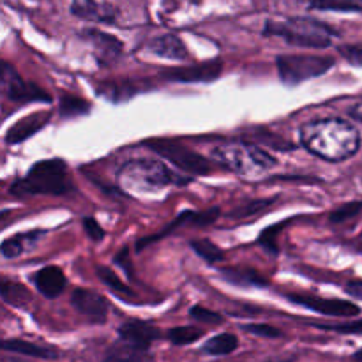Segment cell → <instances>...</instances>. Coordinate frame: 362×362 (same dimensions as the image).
Returning <instances> with one entry per match:
<instances>
[{"mask_svg":"<svg viewBox=\"0 0 362 362\" xmlns=\"http://www.w3.org/2000/svg\"><path fill=\"white\" fill-rule=\"evenodd\" d=\"M300 141L311 154L325 161H345L361 145L359 131L341 119L308 122L300 127Z\"/></svg>","mask_w":362,"mask_h":362,"instance_id":"6da1fadb","label":"cell"},{"mask_svg":"<svg viewBox=\"0 0 362 362\" xmlns=\"http://www.w3.org/2000/svg\"><path fill=\"white\" fill-rule=\"evenodd\" d=\"M71 189L67 179V166L62 159H45L28 170L23 179L16 180L11 186V194L18 198L32 197V194H60Z\"/></svg>","mask_w":362,"mask_h":362,"instance_id":"7a4b0ae2","label":"cell"},{"mask_svg":"<svg viewBox=\"0 0 362 362\" xmlns=\"http://www.w3.org/2000/svg\"><path fill=\"white\" fill-rule=\"evenodd\" d=\"M212 158L243 177H257L276 165V159L250 144H223L212 148Z\"/></svg>","mask_w":362,"mask_h":362,"instance_id":"3957f363","label":"cell"},{"mask_svg":"<svg viewBox=\"0 0 362 362\" xmlns=\"http://www.w3.org/2000/svg\"><path fill=\"white\" fill-rule=\"evenodd\" d=\"M264 34L278 35V37H283L286 42L299 46V48L325 49L331 46L329 34H334V30L329 28L327 25L320 23V21L297 18V20H288L285 23L267 21Z\"/></svg>","mask_w":362,"mask_h":362,"instance_id":"277c9868","label":"cell"},{"mask_svg":"<svg viewBox=\"0 0 362 362\" xmlns=\"http://www.w3.org/2000/svg\"><path fill=\"white\" fill-rule=\"evenodd\" d=\"M120 180L131 189H161L180 180L172 170L154 159H133L120 168Z\"/></svg>","mask_w":362,"mask_h":362,"instance_id":"5b68a950","label":"cell"},{"mask_svg":"<svg viewBox=\"0 0 362 362\" xmlns=\"http://www.w3.org/2000/svg\"><path fill=\"white\" fill-rule=\"evenodd\" d=\"M279 80L296 85L327 73L334 66V57L327 55H279L276 59Z\"/></svg>","mask_w":362,"mask_h":362,"instance_id":"8992f818","label":"cell"},{"mask_svg":"<svg viewBox=\"0 0 362 362\" xmlns=\"http://www.w3.org/2000/svg\"><path fill=\"white\" fill-rule=\"evenodd\" d=\"M145 147L152 148L156 154L165 158L179 170L191 173V175H209L212 172V163L204 156L189 151L182 144L173 140H165V138H152L145 141Z\"/></svg>","mask_w":362,"mask_h":362,"instance_id":"52a82bcc","label":"cell"},{"mask_svg":"<svg viewBox=\"0 0 362 362\" xmlns=\"http://www.w3.org/2000/svg\"><path fill=\"white\" fill-rule=\"evenodd\" d=\"M2 85H4V94H6L11 101H18V103L52 101V98H49L45 90H41L37 85L21 80V78L18 76L16 71H14L7 62H4V67H2Z\"/></svg>","mask_w":362,"mask_h":362,"instance_id":"ba28073f","label":"cell"},{"mask_svg":"<svg viewBox=\"0 0 362 362\" xmlns=\"http://www.w3.org/2000/svg\"><path fill=\"white\" fill-rule=\"evenodd\" d=\"M292 303L300 304V306L308 308L311 311H317L320 315H327V317H357L361 313L359 308L350 300L343 299H322L317 296H288Z\"/></svg>","mask_w":362,"mask_h":362,"instance_id":"9c48e42d","label":"cell"},{"mask_svg":"<svg viewBox=\"0 0 362 362\" xmlns=\"http://www.w3.org/2000/svg\"><path fill=\"white\" fill-rule=\"evenodd\" d=\"M71 304L80 315L92 324H103L108 317V303L98 292L88 288H76L71 296Z\"/></svg>","mask_w":362,"mask_h":362,"instance_id":"30bf717a","label":"cell"},{"mask_svg":"<svg viewBox=\"0 0 362 362\" xmlns=\"http://www.w3.org/2000/svg\"><path fill=\"white\" fill-rule=\"evenodd\" d=\"M223 62L221 60H209V62L197 64L189 67H175V69L163 71L161 76L170 81H179V83H194V81H212L221 74Z\"/></svg>","mask_w":362,"mask_h":362,"instance_id":"8fae6325","label":"cell"},{"mask_svg":"<svg viewBox=\"0 0 362 362\" xmlns=\"http://www.w3.org/2000/svg\"><path fill=\"white\" fill-rule=\"evenodd\" d=\"M119 336L127 345L136 346V349L141 350H148L152 341H156L161 336V332H159V329L156 325L148 324V322L131 320L120 325Z\"/></svg>","mask_w":362,"mask_h":362,"instance_id":"7c38bea8","label":"cell"},{"mask_svg":"<svg viewBox=\"0 0 362 362\" xmlns=\"http://www.w3.org/2000/svg\"><path fill=\"white\" fill-rule=\"evenodd\" d=\"M34 283L39 293H42L46 299H55L64 292L67 279L64 276L62 269L55 267V265H48V267H42L41 271L35 272Z\"/></svg>","mask_w":362,"mask_h":362,"instance_id":"4fadbf2b","label":"cell"},{"mask_svg":"<svg viewBox=\"0 0 362 362\" xmlns=\"http://www.w3.org/2000/svg\"><path fill=\"white\" fill-rule=\"evenodd\" d=\"M49 120V113H32V115L25 117V119L18 120L13 127L6 133L7 144H21L32 134L37 133L39 129L45 127V124Z\"/></svg>","mask_w":362,"mask_h":362,"instance_id":"5bb4252c","label":"cell"},{"mask_svg":"<svg viewBox=\"0 0 362 362\" xmlns=\"http://www.w3.org/2000/svg\"><path fill=\"white\" fill-rule=\"evenodd\" d=\"M85 37L92 42L95 53L99 57V62H113V60L119 59L120 52H122V45L117 37H112L110 34L99 30H87L83 32Z\"/></svg>","mask_w":362,"mask_h":362,"instance_id":"9a60e30c","label":"cell"},{"mask_svg":"<svg viewBox=\"0 0 362 362\" xmlns=\"http://www.w3.org/2000/svg\"><path fill=\"white\" fill-rule=\"evenodd\" d=\"M148 52L154 53V55L163 57V59L170 60H186L187 59V48L184 46V42L180 41L177 35L173 34H165L154 37L148 42Z\"/></svg>","mask_w":362,"mask_h":362,"instance_id":"2e32d148","label":"cell"},{"mask_svg":"<svg viewBox=\"0 0 362 362\" xmlns=\"http://www.w3.org/2000/svg\"><path fill=\"white\" fill-rule=\"evenodd\" d=\"M71 11L76 16L88 21H113L117 16V11L108 4H98L94 0H74Z\"/></svg>","mask_w":362,"mask_h":362,"instance_id":"e0dca14e","label":"cell"},{"mask_svg":"<svg viewBox=\"0 0 362 362\" xmlns=\"http://www.w3.org/2000/svg\"><path fill=\"white\" fill-rule=\"evenodd\" d=\"M2 349L7 350V352H14V354H21V356L27 357H35V359H59V352L52 346H42V345H35V343L30 341H23V339H6L2 343Z\"/></svg>","mask_w":362,"mask_h":362,"instance_id":"ac0fdd59","label":"cell"},{"mask_svg":"<svg viewBox=\"0 0 362 362\" xmlns=\"http://www.w3.org/2000/svg\"><path fill=\"white\" fill-rule=\"evenodd\" d=\"M45 232L41 230H34V232H28V233H20L16 237H11V239H6L2 243V255L6 258H14V257H20L23 255L25 251L30 250Z\"/></svg>","mask_w":362,"mask_h":362,"instance_id":"d6986e66","label":"cell"},{"mask_svg":"<svg viewBox=\"0 0 362 362\" xmlns=\"http://www.w3.org/2000/svg\"><path fill=\"white\" fill-rule=\"evenodd\" d=\"M101 362H154L147 350L136 349L122 341V345L110 350Z\"/></svg>","mask_w":362,"mask_h":362,"instance_id":"ffe728a7","label":"cell"},{"mask_svg":"<svg viewBox=\"0 0 362 362\" xmlns=\"http://www.w3.org/2000/svg\"><path fill=\"white\" fill-rule=\"evenodd\" d=\"M138 90L140 88L133 81H103V83L98 85L99 94H103L106 99L115 103L133 98Z\"/></svg>","mask_w":362,"mask_h":362,"instance_id":"44dd1931","label":"cell"},{"mask_svg":"<svg viewBox=\"0 0 362 362\" xmlns=\"http://www.w3.org/2000/svg\"><path fill=\"white\" fill-rule=\"evenodd\" d=\"M237 346H239L237 336L230 334V332H223V334H218L209 339L202 350L209 354V356H228L233 350H237Z\"/></svg>","mask_w":362,"mask_h":362,"instance_id":"7402d4cb","label":"cell"},{"mask_svg":"<svg viewBox=\"0 0 362 362\" xmlns=\"http://www.w3.org/2000/svg\"><path fill=\"white\" fill-rule=\"evenodd\" d=\"M223 276H225L230 283H235V285H251V286L267 285V279L262 278L258 272L244 271V269H226V271H223Z\"/></svg>","mask_w":362,"mask_h":362,"instance_id":"603a6c76","label":"cell"},{"mask_svg":"<svg viewBox=\"0 0 362 362\" xmlns=\"http://www.w3.org/2000/svg\"><path fill=\"white\" fill-rule=\"evenodd\" d=\"M310 7L320 11H345V13H362V0H313Z\"/></svg>","mask_w":362,"mask_h":362,"instance_id":"cb8c5ba5","label":"cell"},{"mask_svg":"<svg viewBox=\"0 0 362 362\" xmlns=\"http://www.w3.org/2000/svg\"><path fill=\"white\" fill-rule=\"evenodd\" d=\"M204 336V331L198 327H191V325H184V327H175L168 332V338L173 345L184 346L191 345V343L198 341Z\"/></svg>","mask_w":362,"mask_h":362,"instance_id":"d4e9b609","label":"cell"},{"mask_svg":"<svg viewBox=\"0 0 362 362\" xmlns=\"http://www.w3.org/2000/svg\"><path fill=\"white\" fill-rule=\"evenodd\" d=\"M2 297L6 303L14 304L18 308L27 306V303L30 300V296H28L27 290L21 285H16V283L4 281L2 283Z\"/></svg>","mask_w":362,"mask_h":362,"instance_id":"484cf974","label":"cell"},{"mask_svg":"<svg viewBox=\"0 0 362 362\" xmlns=\"http://www.w3.org/2000/svg\"><path fill=\"white\" fill-rule=\"evenodd\" d=\"M88 103L76 95H62L60 98V115L62 117H78L88 112Z\"/></svg>","mask_w":362,"mask_h":362,"instance_id":"4316f807","label":"cell"},{"mask_svg":"<svg viewBox=\"0 0 362 362\" xmlns=\"http://www.w3.org/2000/svg\"><path fill=\"white\" fill-rule=\"evenodd\" d=\"M191 247H193L198 257H202L209 264H218V262H221L225 258V253L216 244H212L211 240H193Z\"/></svg>","mask_w":362,"mask_h":362,"instance_id":"83f0119b","label":"cell"},{"mask_svg":"<svg viewBox=\"0 0 362 362\" xmlns=\"http://www.w3.org/2000/svg\"><path fill=\"white\" fill-rule=\"evenodd\" d=\"M98 276H99V278H101V281L105 283L106 286H110V288L113 290V292L124 293V296H133V290H131L129 286L126 285V283L120 281V279L117 278V274L112 271V269L103 267V265H99V267H98Z\"/></svg>","mask_w":362,"mask_h":362,"instance_id":"f1b7e54d","label":"cell"},{"mask_svg":"<svg viewBox=\"0 0 362 362\" xmlns=\"http://www.w3.org/2000/svg\"><path fill=\"white\" fill-rule=\"evenodd\" d=\"M362 211V202H349V204L341 205L336 211L331 212L329 216V221L331 223H345L349 219H352L354 216H357Z\"/></svg>","mask_w":362,"mask_h":362,"instance_id":"f546056e","label":"cell"},{"mask_svg":"<svg viewBox=\"0 0 362 362\" xmlns=\"http://www.w3.org/2000/svg\"><path fill=\"white\" fill-rule=\"evenodd\" d=\"M285 226H286V221H281V223H278V225L265 228L264 232H262V235H260L262 246H264L267 251H271V253H278V246H276V237H278V233L281 232Z\"/></svg>","mask_w":362,"mask_h":362,"instance_id":"4dcf8cb0","label":"cell"},{"mask_svg":"<svg viewBox=\"0 0 362 362\" xmlns=\"http://www.w3.org/2000/svg\"><path fill=\"white\" fill-rule=\"evenodd\" d=\"M272 204V200H260V202H251V204L244 205V207H239L235 209V211L230 214V218H235V219H246L250 218V216L253 214H258L260 211H264L265 207H269V205Z\"/></svg>","mask_w":362,"mask_h":362,"instance_id":"1f68e13d","label":"cell"},{"mask_svg":"<svg viewBox=\"0 0 362 362\" xmlns=\"http://www.w3.org/2000/svg\"><path fill=\"white\" fill-rule=\"evenodd\" d=\"M317 327L324 329V331L339 332V334H362V320L346 322V324H318Z\"/></svg>","mask_w":362,"mask_h":362,"instance_id":"d6a6232c","label":"cell"},{"mask_svg":"<svg viewBox=\"0 0 362 362\" xmlns=\"http://www.w3.org/2000/svg\"><path fill=\"white\" fill-rule=\"evenodd\" d=\"M243 329L250 334L260 336V338H281L283 332L278 327H272L269 324H247L243 325Z\"/></svg>","mask_w":362,"mask_h":362,"instance_id":"836d02e7","label":"cell"},{"mask_svg":"<svg viewBox=\"0 0 362 362\" xmlns=\"http://www.w3.org/2000/svg\"><path fill=\"white\" fill-rule=\"evenodd\" d=\"M191 318L197 322H204V324H221L223 322V317L219 313H216V311H211L207 310V308H202V306H193L189 311Z\"/></svg>","mask_w":362,"mask_h":362,"instance_id":"e575fe53","label":"cell"},{"mask_svg":"<svg viewBox=\"0 0 362 362\" xmlns=\"http://www.w3.org/2000/svg\"><path fill=\"white\" fill-rule=\"evenodd\" d=\"M339 53H341L349 62L356 64V66H362V45L341 46V48H339Z\"/></svg>","mask_w":362,"mask_h":362,"instance_id":"d590c367","label":"cell"},{"mask_svg":"<svg viewBox=\"0 0 362 362\" xmlns=\"http://www.w3.org/2000/svg\"><path fill=\"white\" fill-rule=\"evenodd\" d=\"M83 230L87 232V235L90 237L92 240H101L103 237H105V230L101 228V225H99L98 221H95L94 218H83Z\"/></svg>","mask_w":362,"mask_h":362,"instance_id":"8d00e7d4","label":"cell"},{"mask_svg":"<svg viewBox=\"0 0 362 362\" xmlns=\"http://www.w3.org/2000/svg\"><path fill=\"white\" fill-rule=\"evenodd\" d=\"M219 216V209H209V211L205 212H193V223L194 225H211V223H214L216 219H218Z\"/></svg>","mask_w":362,"mask_h":362,"instance_id":"74e56055","label":"cell"},{"mask_svg":"<svg viewBox=\"0 0 362 362\" xmlns=\"http://www.w3.org/2000/svg\"><path fill=\"white\" fill-rule=\"evenodd\" d=\"M115 264L122 267V271L126 272L127 278H133L134 272H133V265H131V260H129V250L124 247V250L115 257Z\"/></svg>","mask_w":362,"mask_h":362,"instance_id":"f35d334b","label":"cell"},{"mask_svg":"<svg viewBox=\"0 0 362 362\" xmlns=\"http://www.w3.org/2000/svg\"><path fill=\"white\" fill-rule=\"evenodd\" d=\"M345 288L346 293H350V296L356 297V299L362 300V281H350Z\"/></svg>","mask_w":362,"mask_h":362,"instance_id":"ab89813d","label":"cell"},{"mask_svg":"<svg viewBox=\"0 0 362 362\" xmlns=\"http://www.w3.org/2000/svg\"><path fill=\"white\" fill-rule=\"evenodd\" d=\"M352 361H354V362H362V350H359V352L354 354Z\"/></svg>","mask_w":362,"mask_h":362,"instance_id":"60d3db41","label":"cell"}]
</instances>
